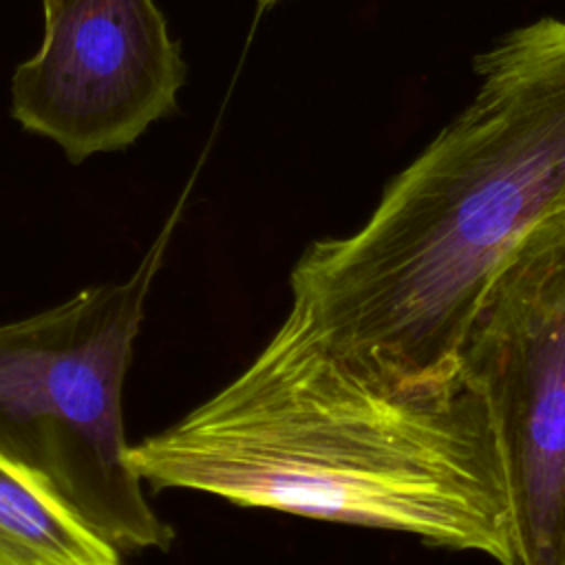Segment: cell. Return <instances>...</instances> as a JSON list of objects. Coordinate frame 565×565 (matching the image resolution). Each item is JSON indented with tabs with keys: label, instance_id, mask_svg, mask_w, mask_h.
Listing matches in <instances>:
<instances>
[{
	"label": "cell",
	"instance_id": "cell-1",
	"mask_svg": "<svg viewBox=\"0 0 565 565\" xmlns=\"http://www.w3.org/2000/svg\"><path fill=\"white\" fill-rule=\"evenodd\" d=\"M128 463L157 488L521 565L497 419L463 360L382 380L280 324L218 393L130 446Z\"/></svg>",
	"mask_w": 565,
	"mask_h": 565
},
{
	"label": "cell",
	"instance_id": "cell-5",
	"mask_svg": "<svg viewBox=\"0 0 565 565\" xmlns=\"http://www.w3.org/2000/svg\"><path fill=\"white\" fill-rule=\"evenodd\" d=\"M44 40L11 79V115L71 161L130 146L185 82L154 0H46Z\"/></svg>",
	"mask_w": 565,
	"mask_h": 565
},
{
	"label": "cell",
	"instance_id": "cell-3",
	"mask_svg": "<svg viewBox=\"0 0 565 565\" xmlns=\"http://www.w3.org/2000/svg\"><path fill=\"white\" fill-rule=\"evenodd\" d=\"M163 249L159 236L128 278L0 324V457L119 552L174 539L128 463L121 411Z\"/></svg>",
	"mask_w": 565,
	"mask_h": 565
},
{
	"label": "cell",
	"instance_id": "cell-6",
	"mask_svg": "<svg viewBox=\"0 0 565 565\" xmlns=\"http://www.w3.org/2000/svg\"><path fill=\"white\" fill-rule=\"evenodd\" d=\"M0 565H121L51 492L0 457Z\"/></svg>",
	"mask_w": 565,
	"mask_h": 565
},
{
	"label": "cell",
	"instance_id": "cell-4",
	"mask_svg": "<svg viewBox=\"0 0 565 565\" xmlns=\"http://www.w3.org/2000/svg\"><path fill=\"white\" fill-rule=\"evenodd\" d=\"M459 358L497 419L521 565H565V203L501 263Z\"/></svg>",
	"mask_w": 565,
	"mask_h": 565
},
{
	"label": "cell",
	"instance_id": "cell-2",
	"mask_svg": "<svg viewBox=\"0 0 565 565\" xmlns=\"http://www.w3.org/2000/svg\"><path fill=\"white\" fill-rule=\"evenodd\" d=\"M463 110L353 234L291 269L285 327L355 371L415 380L457 364L516 243L565 203V22L541 18L475 60Z\"/></svg>",
	"mask_w": 565,
	"mask_h": 565
},
{
	"label": "cell",
	"instance_id": "cell-7",
	"mask_svg": "<svg viewBox=\"0 0 565 565\" xmlns=\"http://www.w3.org/2000/svg\"><path fill=\"white\" fill-rule=\"evenodd\" d=\"M260 2V7H269V4H276L278 0H258Z\"/></svg>",
	"mask_w": 565,
	"mask_h": 565
},
{
	"label": "cell",
	"instance_id": "cell-8",
	"mask_svg": "<svg viewBox=\"0 0 565 565\" xmlns=\"http://www.w3.org/2000/svg\"><path fill=\"white\" fill-rule=\"evenodd\" d=\"M42 2H46V0H42Z\"/></svg>",
	"mask_w": 565,
	"mask_h": 565
}]
</instances>
